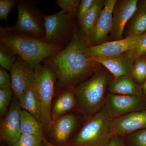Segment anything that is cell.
<instances>
[{"label":"cell","instance_id":"cell-29","mask_svg":"<svg viewBox=\"0 0 146 146\" xmlns=\"http://www.w3.org/2000/svg\"><path fill=\"white\" fill-rule=\"evenodd\" d=\"M129 142L130 146H146V128L131 134Z\"/></svg>","mask_w":146,"mask_h":146},{"label":"cell","instance_id":"cell-3","mask_svg":"<svg viewBox=\"0 0 146 146\" xmlns=\"http://www.w3.org/2000/svg\"><path fill=\"white\" fill-rule=\"evenodd\" d=\"M108 83L107 76L98 73L73 89L78 109L84 115L90 117L102 109Z\"/></svg>","mask_w":146,"mask_h":146},{"label":"cell","instance_id":"cell-33","mask_svg":"<svg viewBox=\"0 0 146 146\" xmlns=\"http://www.w3.org/2000/svg\"><path fill=\"white\" fill-rule=\"evenodd\" d=\"M121 136H113L105 146H125Z\"/></svg>","mask_w":146,"mask_h":146},{"label":"cell","instance_id":"cell-22","mask_svg":"<svg viewBox=\"0 0 146 146\" xmlns=\"http://www.w3.org/2000/svg\"><path fill=\"white\" fill-rule=\"evenodd\" d=\"M14 51L3 44H0V65L1 68L10 70L18 58Z\"/></svg>","mask_w":146,"mask_h":146},{"label":"cell","instance_id":"cell-18","mask_svg":"<svg viewBox=\"0 0 146 146\" xmlns=\"http://www.w3.org/2000/svg\"><path fill=\"white\" fill-rule=\"evenodd\" d=\"M108 93L124 96H143V91L132 77L122 76L112 78L108 84Z\"/></svg>","mask_w":146,"mask_h":146},{"label":"cell","instance_id":"cell-27","mask_svg":"<svg viewBox=\"0 0 146 146\" xmlns=\"http://www.w3.org/2000/svg\"><path fill=\"white\" fill-rule=\"evenodd\" d=\"M129 58L133 62L136 58L146 54V32L132 50L126 52Z\"/></svg>","mask_w":146,"mask_h":146},{"label":"cell","instance_id":"cell-13","mask_svg":"<svg viewBox=\"0 0 146 146\" xmlns=\"http://www.w3.org/2000/svg\"><path fill=\"white\" fill-rule=\"evenodd\" d=\"M117 1H105L104 6L96 23L88 36L90 44H98L107 37L112 31L113 14Z\"/></svg>","mask_w":146,"mask_h":146},{"label":"cell","instance_id":"cell-32","mask_svg":"<svg viewBox=\"0 0 146 146\" xmlns=\"http://www.w3.org/2000/svg\"><path fill=\"white\" fill-rule=\"evenodd\" d=\"M95 0H82L80 2L77 15L79 23L91 7Z\"/></svg>","mask_w":146,"mask_h":146},{"label":"cell","instance_id":"cell-24","mask_svg":"<svg viewBox=\"0 0 146 146\" xmlns=\"http://www.w3.org/2000/svg\"><path fill=\"white\" fill-rule=\"evenodd\" d=\"M131 76L139 83L146 80V60L140 57L136 58L132 65Z\"/></svg>","mask_w":146,"mask_h":146},{"label":"cell","instance_id":"cell-19","mask_svg":"<svg viewBox=\"0 0 146 146\" xmlns=\"http://www.w3.org/2000/svg\"><path fill=\"white\" fill-rule=\"evenodd\" d=\"M76 100L73 89L68 88L60 94L55 102L52 109L51 117L53 121L60 117L76 107Z\"/></svg>","mask_w":146,"mask_h":146},{"label":"cell","instance_id":"cell-14","mask_svg":"<svg viewBox=\"0 0 146 146\" xmlns=\"http://www.w3.org/2000/svg\"><path fill=\"white\" fill-rule=\"evenodd\" d=\"M137 0H124L115 5L113 11V26L112 31L116 40L123 39L126 24L136 12Z\"/></svg>","mask_w":146,"mask_h":146},{"label":"cell","instance_id":"cell-7","mask_svg":"<svg viewBox=\"0 0 146 146\" xmlns=\"http://www.w3.org/2000/svg\"><path fill=\"white\" fill-rule=\"evenodd\" d=\"M73 16L63 10L44 15L46 41L65 48V43L73 32Z\"/></svg>","mask_w":146,"mask_h":146},{"label":"cell","instance_id":"cell-25","mask_svg":"<svg viewBox=\"0 0 146 146\" xmlns=\"http://www.w3.org/2000/svg\"><path fill=\"white\" fill-rule=\"evenodd\" d=\"M56 3L61 9L67 13L73 16L77 14L81 1L79 0H56Z\"/></svg>","mask_w":146,"mask_h":146},{"label":"cell","instance_id":"cell-16","mask_svg":"<svg viewBox=\"0 0 146 146\" xmlns=\"http://www.w3.org/2000/svg\"><path fill=\"white\" fill-rule=\"evenodd\" d=\"M18 100L22 109L36 118L42 126V107L35 82L29 86Z\"/></svg>","mask_w":146,"mask_h":146},{"label":"cell","instance_id":"cell-10","mask_svg":"<svg viewBox=\"0 0 146 146\" xmlns=\"http://www.w3.org/2000/svg\"><path fill=\"white\" fill-rule=\"evenodd\" d=\"M22 109L18 100H14L1 121V139L9 146H13L22 135L20 126Z\"/></svg>","mask_w":146,"mask_h":146},{"label":"cell","instance_id":"cell-12","mask_svg":"<svg viewBox=\"0 0 146 146\" xmlns=\"http://www.w3.org/2000/svg\"><path fill=\"white\" fill-rule=\"evenodd\" d=\"M110 128L113 136H120L131 134L146 128V109L111 120Z\"/></svg>","mask_w":146,"mask_h":146},{"label":"cell","instance_id":"cell-8","mask_svg":"<svg viewBox=\"0 0 146 146\" xmlns=\"http://www.w3.org/2000/svg\"><path fill=\"white\" fill-rule=\"evenodd\" d=\"M104 108L111 119L146 109L143 96H124L108 93Z\"/></svg>","mask_w":146,"mask_h":146},{"label":"cell","instance_id":"cell-5","mask_svg":"<svg viewBox=\"0 0 146 146\" xmlns=\"http://www.w3.org/2000/svg\"><path fill=\"white\" fill-rule=\"evenodd\" d=\"M35 84L37 89L42 107V127L49 130L51 129L53 121L51 117L52 102L54 96L57 76L54 70L47 62L35 69Z\"/></svg>","mask_w":146,"mask_h":146},{"label":"cell","instance_id":"cell-34","mask_svg":"<svg viewBox=\"0 0 146 146\" xmlns=\"http://www.w3.org/2000/svg\"><path fill=\"white\" fill-rule=\"evenodd\" d=\"M43 146H57L48 141H44L43 142Z\"/></svg>","mask_w":146,"mask_h":146},{"label":"cell","instance_id":"cell-17","mask_svg":"<svg viewBox=\"0 0 146 146\" xmlns=\"http://www.w3.org/2000/svg\"><path fill=\"white\" fill-rule=\"evenodd\" d=\"M77 121L76 117L73 114L64 115L55 120L51 128L55 141L58 143L67 141L74 130Z\"/></svg>","mask_w":146,"mask_h":146},{"label":"cell","instance_id":"cell-2","mask_svg":"<svg viewBox=\"0 0 146 146\" xmlns=\"http://www.w3.org/2000/svg\"><path fill=\"white\" fill-rule=\"evenodd\" d=\"M0 42L10 48L34 69L39 67L43 60L65 48L42 39L18 33L9 27L0 28Z\"/></svg>","mask_w":146,"mask_h":146},{"label":"cell","instance_id":"cell-36","mask_svg":"<svg viewBox=\"0 0 146 146\" xmlns=\"http://www.w3.org/2000/svg\"><path fill=\"white\" fill-rule=\"evenodd\" d=\"M142 6H143V7H142L143 9H142L146 10V1L144 2Z\"/></svg>","mask_w":146,"mask_h":146},{"label":"cell","instance_id":"cell-4","mask_svg":"<svg viewBox=\"0 0 146 146\" xmlns=\"http://www.w3.org/2000/svg\"><path fill=\"white\" fill-rule=\"evenodd\" d=\"M111 119L104 108L89 117L72 142L73 146H105L113 136Z\"/></svg>","mask_w":146,"mask_h":146},{"label":"cell","instance_id":"cell-31","mask_svg":"<svg viewBox=\"0 0 146 146\" xmlns=\"http://www.w3.org/2000/svg\"><path fill=\"white\" fill-rule=\"evenodd\" d=\"M11 77L5 69L0 68V89L11 90Z\"/></svg>","mask_w":146,"mask_h":146},{"label":"cell","instance_id":"cell-15","mask_svg":"<svg viewBox=\"0 0 146 146\" xmlns=\"http://www.w3.org/2000/svg\"><path fill=\"white\" fill-rule=\"evenodd\" d=\"M92 59L94 62L100 63L107 68L112 73L114 78L124 76H131L133 65L131 63L133 62L126 54L125 55L123 54L115 57Z\"/></svg>","mask_w":146,"mask_h":146},{"label":"cell","instance_id":"cell-23","mask_svg":"<svg viewBox=\"0 0 146 146\" xmlns=\"http://www.w3.org/2000/svg\"><path fill=\"white\" fill-rule=\"evenodd\" d=\"M146 32V10L142 9L131 25L130 36H138Z\"/></svg>","mask_w":146,"mask_h":146},{"label":"cell","instance_id":"cell-28","mask_svg":"<svg viewBox=\"0 0 146 146\" xmlns=\"http://www.w3.org/2000/svg\"><path fill=\"white\" fill-rule=\"evenodd\" d=\"M12 90L0 89V115L2 117L5 115L12 97Z\"/></svg>","mask_w":146,"mask_h":146},{"label":"cell","instance_id":"cell-26","mask_svg":"<svg viewBox=\"0 0 146 146\" xmlns=\"http://www.w3.org/2000/svg\"><path fill=\"white\" fill-rule=\"evenodd\" d=\"M42 140L38 136L22 134L12 146H43Z\"/></svg>","mask_w":146,"mask_h":146},{"label":"cell","instance_id":"cell-9","mask_svg":"<svg viewBox=\"0 0 146 146\" xmlns=\"http://www.w3.org/2000/svg\"><path fill=\"white\" fill-rule=\"evenodd\" d=\"M144 34L138 36L129 35L121 40L89 46L85 48V51L91 58L115 57L132 50L142 39Z\"/></svg>","mask_w":146,"mask_h":146},{"label":"cell","instance_id":"cell-20","mask_svg":"<svg viewBox=\"0 0 146 146\" xmlns=\"http://www.w3.org/2000/svg\"><path fill=\"white\" fill-rule=\"evenodd\" d=\"M104 2L105 1L95 0L93 5L80 23L81 27L80 31L87 37L98 21Z\"/></svg>","mask_w":146,"mask_h":146},{"label":"cell","instance_id":"cell-35","mask_svg":"<svg viewBox=\"0 0 146 146\" xmlns=\"http://www.w3.org/2000/svg\"><path fill=\"white\" fill-rule=\"evenodd\" d=\"M142 89H143L142 90H143V94L146 96V80L143 84Z\"/></svg>","mask_w":146,"mask_h":146},{"label":"cell","instance_id":"cell-30","mask_svg":"<svg viewBox=\"0 0 146 146\" xmlns=\"http://www.w3.org/2000/svg\"><path fill=\"white\" fill-rule=\"evenodd\" d=\"M17 1L16 0H0V19L7 21L9 13Z\"/></svg>","mask_w":146,"mask_h":146},{"label":"cell","instance_id":"cell-6","mask_svg":"<svg viewBox=\"0 0 146 146\" xmlns=\"http://www.w3.org/2000/svg\"><path fill=\"white\" fill-rule=\"evenodd\" d=\"M18 19L13 31L46 41L44 16L31 1L18 2Z\"/></svg>","mask_w":146,"mask_h":146},{"label":"cell","instance_id":"cell-21","mask_svg":"<svg viewBox=\"0 0 146 146\" xmlns=\"http://www.w3.org/2000/svg\"><path fill=\"white\" fill-rule=\"evenodd\" d=\"M20 122L21 134L43 138L42 126L36 118L23 109L21 110Z\"/></svg>","mask_w":146,"mask_h":146},{"label":"cell","instance_id":"cell-1","mask_svg":"<svg viewBox=\"0 0 146 146\" xmlns=\"http://www.w3.org/2000/svg\"><path fill=\"white\" fill-rule=\"evenodd\" d=\"M90 46L88 37L75 31L69 44L46 61L54 70L60 86L71 88L91 75L95 63L85 51Z\"/></svg>","mask_w":146,"mask_h":146},{"label":"cell","instance_id":"cell-11","mask_svg":"<svg viewBox=\"0 0 146 146\" xmlns=\"http://www.w3.org/2000/svg\"><path fill=\"white\" fill-rule=\"evenodd\" d=\"M10 75L11 90L18 99L34 83L35 70L34 67L19 57L11 69Z\"/></svg>","mask_w":146,"mask_h":146}]
</instances>
